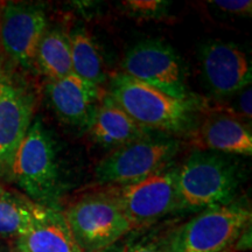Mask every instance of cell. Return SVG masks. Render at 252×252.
Returning <instances> with one entry per match:
<instances>
[{
  "label": "cell",
  "mask_w": 252,
  "mask_h": 252,
  "mask_svg": "<svg viewBox=\"0 0 252 252\" xmlns=\"http://www.w3.org/2000/svg\"><path fill=\"white\" fill-rule=\"evenodd\" d=\"M106 94L138 125L151 132L176 135L195 131L198 106L194 98H175L122 71L111 75Z\"/></svg>",
  "instance_id": "6da1fadb"
},
{
  "label": "cell",
  "mask_w": 252,
  "mask_h": 252,
  "mask_svg": "<svg viewBox=\"0 0 252 252\" xmlns=\"http://www.w3.org/2000/svg\"><path fill=\"white\" fill-rule=\"evenodd\" d=\"M58 152L52 131L35 118L15 153L8 179L34 203L61 209L63 182Z\"/></svg>",
  "instance_id": "7a4b0ae2"
},
{
  "label": "cell",
  "mask_w": 252,
  "mask_h": 252,
  "mask_svg": "<svg viewBox=\"0 0 252 252\" xmlns=\"http://www.w3.org/2000/svg\"><path fill=\"white\" fill-rule=\"evenodd\" d=\"M242 181L238 160L213 151H194L176 172L182 209H207L234 202Z\"/></svg>",
  "instance_id": "3957f363"
},
{
  "label": "cell",
  "mask_w": 252,
  "mask_h": 252,
  "mask_svg": "<svg viewBox=\"0 0 252 252\" xmlns=\"http://www.w3.org/2000/svg\"><path fill=\"white\" fill-rule=\"evenodd\" d=\"M62 214L82 252H106L133 231L121 204L104 187L82 195Z\"/></svg>",
  "instance_id": "277c9868"
},
{
  "label": "cell",
  "mask_w": 252,
  "mask_h": 252,
  "mask_svg": "<svg viewBox=\"0 0 252 252\" xmlns=\"http://www.w3.org/2000/svg\"><path fill=\"white\" fill-rule=\"evenodd\" d=\"M180 146L178 138L162 133L126 144L100 160L94 168V182L98 187L138 184L171 166Z\"/></svg>",
  "instance_id": "5b68a950"
},
{
  "label": "cell",
  "mask_w": 252,
  "mask_h": 252,
  "mask_svg": "<svg viewBox=\"0 0 252 252\" xmlns=\"http://www.w3.org/2000/svg\"><path fill=\"white\" fill-rule=\"evenodd\" d=\"M251 216L250 207L242 201L207 208L173 228L174 252H223L251 225Z\"/></svg>",
  "instance_id": "8992f818"
},
{
  "label": "cell",
  "mask_w": 252,
  "mask_h": 252,
  "mask_svg": "<svg viewBox=\"0 0 252 252\" xmlns=\"http://www.w3.org/2000/svg\"><path fill=\"white\" fill-rule=\"evenodd\" d=\"M176 172L178 167L171 165L138 184L104 188L121 204L132 229H147L163 217L182 210L176 190Z\"/></svg>",
  "instance_id": "52a82bcc"
},
{
  "label": "cell",
  "mask_w": 252,
  "mask_h": 252,
  "mask_svg": "<svg viewBox=\"0 0 252 252\" xmlns=\"http://www.w3.org/2000/svg\"><path fill=\"white\" fill-rule=\"evenodd\" d=\"M125 75L144 82L169 96L191 99L182 60L165 41L150 39L134 45L122 62Z\"/></svg>",
  "instance_id": "ba28073f"
},
{
  "label": "cell",
  "mask_w": 252,
  "mask_h": 252,
  "mask_svg": "<svg viewBox=\"0 0 252 252\" xmlns=\"http://www.w3.org/2000/svg\"><path fill=\"white\" fill-rule=\"evenodd\" d=\"M35 97L20 77L0 68V181L8 179L15 153L34 121Z\"/></svg>",
  "instance_id": "9c48e42d"
},
{
  "label": "cell",
  "mask_w": 252,
  "mask_h": 252,
  "mask_svg": "<svg viewBox=\"0 0 252 252\" xmlns=\"http://www.w3.org/2000/svg\"><path fill=\"white\" fill-rule=\"evenodd\" d=\"M48 30V18L40 4L7 1L0 7V46L18 67L34 68L36 50Z\"/></svg>",
  "instance_id": "30bf717a"
},
{
  "label": "cell",
  "mask_w": 252,
  "mask_h": 252,
  "mask_svg": "<svg viewBox=\"0 0 252 252\" xmlns=\"http://www.w3.org/2000/svg\"><path fill=\"white\" fill-rule=\"evenodd\" d=\"M200 62L204 83L215 96L235 94L251 84V61L235 43L207 41L200 48Z\"/></svg>",
  "instance_id": "8fae6325"
},
{
  "label": "cell",
  "mask_w": 252,
  "mask_h": 252,
  "mask_svg": "<svg viewBox=\"0 0 252 252\" xmlns=\"http://www.w3.org/2000/svg\"><path fill=\"white\" fill-rule=\"evenodd\" d=\"M45 93L60 121L87 130L105 91L70 74L47 81Z\"/></svg>",
  "instance_id": "7c38bea8"
},
{
  "label": "cell",
  "mask_w": 252,
  "mask_h": 252,
  "mask_svg": "<svg viewBox=\"0 0 252 252\" xmlns=\"http://www.w3.org/2000/svg\"><path fill=\"white\" fill-rule=\"evenodd\" d=\"M14 252H82L60 208L43 207L30 229L13 241Z\"/></svg>",
  "instance_id": "4fadbf2b"
},
{
  "label": "cell",
  "mask_w": 252,
  "mask_h": 252,
  "mask_svg": "<svg viewBox=\"0 0 252 252\" xmlns=\"http://www.w3.org/2000/svg\"><path fill=\"white\" fill-rule=\"evenodd\" d=\"M87 131L100 146L113 150L156 133L138 125L106 93L102 96Z\"/></svg>",
  "instance_id": "5bb4252c"
},
{
  "label": "cell",
  "mask_w": 252,
  "mask_h": 252,
  "mask_svg": "<svg viewBox=\"0 0 252 252\" xmlns=\"http://www.w3.org/2000/svg\"><path fill=\"white\" fill-rule=\"evenodd\" d=\"M200 150L229 156H251L252 134L241 119L225 113L209 115L196 132Z\"/></svg>",
  "instance_id": "9a60e30c"
},
{
  "label": "cell",
  "mask_w": 252,
  "mask_h": 252,
  "mask_svg": "<svg viewBox=\"0 0 252 252\" xmlns=\"http://www.w3.org/2000/svg\"><path fill=\"white\" fill-rule=\"evenodd\" d=\"M34 68L47 81L59 80L72 74L69 34L60 28H49L37 47Z\"/></svg>",
  "instance_id": "2e32d148"
},
{
  "label": "cell",
  "mask_w": 252,
  "mask_h": 252,
  "mask_svg": "<svg viewBox=\"0 0 252 252\" xmlns=\"http://www.w3.org/2000/svg\"><path fill=\"white\" fill-rule=\"evenodd\" d=\"M43 206L0 184V239H14L31 228Z\"/></svg>",
  "instance_id": "e0dca14e"
},
{
  "label": "cell",
  "mask_w": 252,
  "mask_h": 252,
  "mask_svg": "<svg viewBox=\"0 0 252 252\" xmlns=\"http://www.w3.org/2000/svg\"><path fill=\"white\" fill-rule=\"evenodd\" d=\"M72 74L102 89L106 82L103 60L94 41L84 27H76L69 33Z\"/></svg>",
  "instance_id": "ac0fdd59"
},
{
  "label": "cell",
  "mask_w": 252,
  "mask_h": 252,
  "mask_svg": "<svg viewBox=\"0 0 252 252\" xmlns=\"http://www.w3.org/2000/svg\"><path fill=\"white\" fill-rule=\"evenodd\" d=\"M173 228L150 231L138 238H132L113 252H174L172 245Z\"/></svg>",
  "instance_id": "d6986e66"
},
{
  "label": "cell",
  "mask_w": 252,
  "mask_h": 252,
  "mask_svg": "<svg viewBox=\"0 0 252 252\" xmlns=\"http://www.w3.org/2000/svg\"><path fill=\"white\" fill-rule=\"evenodd\" d=\"M212 4L224 13L250 17L252 11L251 0H214Z\"/></svg>",
  "instance_id": "ffe728a7"
},
{
  "label": "cell",
  "mask_w": 252,
  "mask_h": 252,
  "mask_svg": "<svg viewBox=\"0 0 252 252\" xmlns=\"http://www.w3.org/2000/svg\"><path fill=\"white\" fill-rule=\"evenodd\" d=\"M125 4L135 14L154 18L157 14L162 13L167 2L151 0V1H126Z\"/></svg>",
  "instance_id": "44dd1931"
},
{
  "label": "cell",
  "mask_w": 252,
  "mask_h": 252,
  "mask_svg": "<svg viewBox=\"0 0 252 252\" xmlns=\"http://www.w3.org/2000/svg\"><path fill=\"white\" fill-rule=\"evenodd\" d=\"M237 102H236V110L241 116H244V118L251 119V87L249 86L241 91H238Z\"/></svg>",
  "instance_id": "7402d4cb"
},
{
  "label": "cell",
  "mask_w": 252,
  "mask_h": 252,
  "mask_svg": "<svg viewBox=\"0 0 252 252\" xmlns=\"http://www.w3.org/2000/svg\"><path fill=\"white\" fill-rule=\"evenodd\" d=\"M0 252H4V247H2L1 243H0Z\"/></svg>",
  "instance_id": "603a6c76"
},
{
  "label": "cell",
  "mask_w": 252,
  "mask_h": 252,
  "mask_svg": "<svg viewBox=\"0 0 252 252\" xmlns=\"http://www.w3.org/2000/svg\"><path fill=\"white\" fill-rule=\"evenodd\" d=\"M1 65H2V63H1V60H0V68H1Z\"/></svg>",
  "instance_id": "cb8c5ba5"
}]
</instances>
